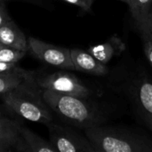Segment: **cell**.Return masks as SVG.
I'll use <instances>...</instances> for the list:
<instances>
[{
	"mask_svg": "<svg viewBox=\"0 0 152 152\" xmlns=\"http://www.w3.org/2000/svg\"><path fill=\"white\" fill-rule=\"evenodd\" d=\"M43 97L48 107L71 126L86 129L105 120L101 110L85 98L48 89H43Z\"/></svg>",
	"mask_w": 152,
	"mask_h": 152,
	"instance_id": "obj_1",
	"label": "cell"
},
{
	"mask_svg": "<svg viewBox=\"0 0 152 152\" xmlns=\"http://www.w3.org/2000/svg\"><path fill=\"white\" fill-rule=\"evenodd\" d=\"M2 99L7 108L28 121L47 125L53 120L50 108L43 97V89L36 77L25 79L16 88L3 94Z\"/></svg>",
	"mask_w": 152,
	"mask_h": 152,
	"instance_id": "obj_2",
	"label": "cell"
},
{
	"mask_svg": "<svg viewBox=\"0 0 152 152\" xmlns=\"http://www.w3.org/2000/svg\"><path fill=\"white\" fill-rule=\"evenodd\" d=\"M85 130L95 152H152V140L135 133L102 125Z\"/></svg>",
	"mask_w": 152,
	"mask_h": 152,
	"instance_id": "obj_3",
	"label": "cell"
},
{
	"mask_svg": "<svg viewBox=\"0 0 152 152\" xmlns=\"http://www.w3.org/2000/svg\"><path fill=\"white\" fill-rule=\"evenodd\" d=\"M50 142L56 152H95L87 137H84L69 126L50 122L47 124Z\"/></svg>",
	"mask_w": 152,
	"mask_h": 152,
	"instance_id": "obj_4",
	"label": "cell"
},
{
	"mask_svg": "<svg viewBox=\"0 0 152 152\" xmlns=\"http://www.w3.org/2000/svg\"><path fill=\"white\" fill-rule=\"evenodd\" d=\"M28 51L40 61L62 69L76 70L70 50L52 44L45 43L35 37H28Z\"/></svg>",
	"mask_w": 152,
	"mask_h": 152,
	"instance_id": "obj_5",
	"label": "cell"
},
{
	"mask_svg": "<svg viewBox=\"0 0 152 152\" xmlns=\"http://www.w3.org/2000/svg\"><path fill=\"white\" fill-rule=\"evenodd\" d=\"M37 85L42 89L53 90L61 94L74 95L87 99L91 95V91L75 75L59 71L36 78Z\"/></svg>",
	"mask_w": 152,
	"mask_h": 152,
	"instance_id": "obj_6",
	"label": "cell"
},
{
	"mask_svg": "<svg viewBox=\"0 0 152 152\" xmlns=\"http://www.w3.org/2000/svg\"><path fill=\"white\" fill-rule=\"evenodd\" d=\"M20 140L18 141L14 151L19 152H56L50 142L45 141L30 129L20 125Z\"/></svg>",
	"mask_w": 152,
	"mask_h": 152,
	"instance_id": "obj_7",
	"label": "cell"
},
{
	"mask_svg": "<svg viewBox=\"0 0 152 152\" xmlns=\"http://www.w3.org/2000/svg\"><path fill=\"white\" fill-rule=\"evenodd\" d=\"M70 54L75 69L77 71L94 76H104L109 71L107 66L99 61L89 52L76 48L70 50Z\"/></svg>",
	"mask_w": 152,
	"mask_h": 152,
	"instance_id": "obj_8",
	"label": "cell"
},
{
	"mask_svg": "<svg viewBox=\"0 0 152 152\" xmlns=\"http://www.w3.org/2000/svg\"><path fill=\"white\" fill-rule=\"evenodd\" d=\"M126 49V44L118 36H111L106 42L89 47L88 52L103 64L110 61L114 57L120 55Z\"/></svg>",
	"mask_w": 152,
	"mask_h": 152,
	"instance_id": "obj_9",
	"label": "cell"
},
{
	"mask_svg": "<svg viewBox=\"0 0 152 152\" xmlns=\"http://www.w3.org/2000/svg\"><path fill=\"white\" fill-rule=\"evenodd\" d=\"M135 99L139 111L152 130V82L142 78L136 85Z\"/></svg>",
	"mask_w": 152,
	"mask_h": 152,
	"instance_id": "obj_10",
	"label": "cell"
},
{
	"mask_svg": "<svg viewBox=\"0 0 152 152\" xmlns=\"http://www.w3.org/2000/svg\"><path fill=\"white\" fill-rule=\"evenodd\" d=\"M0 44L27 53L28 51V39L12 20L0 27Z\"/></svg>",
	"mask_w": 152,
	"mask_h": 152,
	"instance_id": "obj_11",
	"label": "cell"
},
{
	"mask_svg": "<svg viewBox=\"0 0 152 152\" xmlns=\"http://www.w3.org/2000/svg\"><path fill=\"white\" fill-rule=\"evenodd\" d=\"M20 124L6 117L0 115V144L6 151H14L20 140Z\"/></svg>",
	"mask_w": 152,
	"mask_h": 152,
	"instance_id": "obj_12",
	"label": "cell"
},
{
	"mask_svg": "<svg viewBox=\"0 0 152 152\" xmlns=\"http://www.w3.org/2000/svg\"><path fill=\"white\" fill-rule=\"evenodd\" d=\"M129 6L130 12L136 21L140 24L144 21L151 12L152 0H122Z\"/></svg>",
	"mask_w": 152,
	"mask_h": 152,
	"instance_id": "obj_13",
	"label": "cell"
},
{
	"mask_svg": "<svg viewBox=\"0 0 152 152\" xmlns=\"http://www.w3.org/2000/svg\"><path fill=\"white\" fill-rule=\"evenodd\" d=\"M36 77L35 74L25 76L21 74H0V95H3L16 88L25 79Z\"/></svg>",
	"mask_w": 152,
	"mask_h": 152,
	"instance_id": "obj_14",
	"label": "cell"
},
{
	"mask_svg": "<svg viewBox=\"0 0 152 152\" xmlns=\"http://www.w3.org/2000/svg\"><path fill=\"white\" fill-rule=\"evenodd\" d=\"M27 52L20 51L12 47L2 45L0 48V61L4 62H18L20 61Z\"/></svg>",
	"mask_w": 152,
	"mask_h": 152,
	"instance_id": "obj_15",
	"label": "cell"
},
{
	"mask_svg": "<svg viewBox=\"0 0 152 152\" xmlns=\"http://www.w3.org/2000/svg\"><path fill=\"white\" fill-rule=\"evenodd\" d=\"M21 74L25 76H31L35 73L32 71L25 70L20 68L16 62H4L0 61V74Z\"/></svg>",
	"mask_w": 152,
	"mask_h": 152,
	"instance_id": "obj_16",
	"label": "cell"
},
{
	"mask_svg": "<svg viewBox=\"0 0 152 152\" xmlns=\"http://www.w3.org/2000/svg\"><path fill=\"white\" fill-rule=\"evenodd\" d=\"M137 26L142 35V37L152 40V12L144 21L137 24Z\"/></svg>",
	"mask_w": 152,
	"mask_h": 152,
	"instance_id": "obj_17",
	"label": "cell"
},
{
	"mask_svg": "<svg viewBox=\"0 0 152 152\" xmlns=\"http://www.w3.org/2000/svg\"><path fill=\"white\" fill-rule=\"evenodd\" d=\"M67 3H69L71 4L77 5L78 7H80L81 9H83L84 11H90L92 4L94 3V0H63Z\"/></svg>",
	"mask_w": 152,
	"mask_h": 152,
	"instance_id": "obj_18",
	"label": "cell"
},
{
	"mask_svg": "<svg viewBox=\"0 0 152 152\" xmlns=\"http://www.w3.org/2000/svg\"><path fill=\"white\" fill-rule=\"evenodd\" d=\"M11 20H12V18L8 13L5 2L0 1V27Z\"/></svg>",
	"mask_w": 152,
	"mask_h": 152,
	"instance_id": "obj_19",
	"label": "cell"
},
{
	"mask_svg": "<svg viewBox=\"0 0 152 152\" xmlns=\"http://www.w3.org/2000/svg\"><path fill=\"white\" fill-rule=\"evenodd\" d=\"M143 41H144V53L145 55L147 57V60L149 61V62L151 63L152 66V40L143 37Z\"/></svg>",
	"mask_w": 152,
	"mask_h": 152,
	"instance_id": "obj_20",
	"label": "cell"
},
{
	"mask_svg": "<svg viewBox=\"0 0 152 152\" xmlns=\"http://www.w3.org/2000/svg\"><path fill=\"white\" fill-rule=\"evenodd\" d=\"M0 152H7L6 151V150H5V149H4L1 144H0Z\"/></svg>",
	"mask_w": 152,
	"mask_h": 152,
	"instance_id": "obj_21",
	"label": "cell"
},
{
	"mask_svg": "<svg viewBox=\"0 0 152 152\" xmlns=\"http://www.w3.org/2000/svg\"><path fill=\"white\" fill-rule=\"evenodd\" d=\"M0 1H4V2L6 3V2H7V1H9V0H0Z\"/></svg>",
	"mask_w": 152,
	"mask_h": 152,
	"instance_id": "obj_22",
	"label": "cell"
},
{
	"mask_svg": "<svg viewBox=\"0 0 152 152\" xmlns=\"http://www.w3.org/2000/svg\"><path fill=\"white\" fill-rule=\"evenodd\" d=\"M1 46H2V45H1V44H0V48H1Z\"/></svg>",
	"mask_w": 152,
	"mask_h": 152,
	"instance_id": "obj_23",
	"label": "cell"
}]
</instances>
